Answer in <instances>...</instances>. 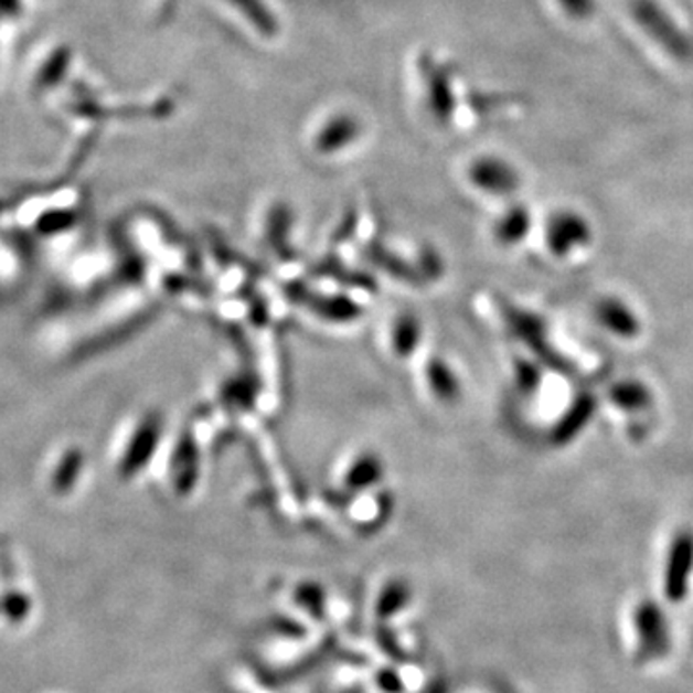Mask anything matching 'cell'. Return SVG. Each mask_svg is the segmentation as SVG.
I'll use <instances>...</instances> for the list:
<instances>
[{
	"label": "cell",
	"mask_w": 693,
	"mask_h": 693,
	"mask_svg": "<svg viewBox=\"0 0 693 693\" xmlns=\"http://www.w3.org/2000/svg\"><path fill=\"white\" fill-rule=\"evenodd\" d=\"M630 12L643 33L653 39L664 53L674 61H692V39L657 0H632Z\"/></svg>",
	"instance_id": "cell-1"
},
{
	"label": "cell",
	"mask_w": 693,
	"mask_h": 693,
	"mask_svg": "<svg viewBox=\"0 0 693 693\" xmlns=\"http://www.w3.org/2000/svg\"><path fill=\"white\" fill-rule=\"evenodd\" d=\"M547 247L555 257H566L580 247H586L591 239L588 220L578 212L563 211L553 214L545 232Z\"/></svg>",
	"instance_id": "cell-2"
},
{
	"label": "cell",
	"mask_w": 693,
	"mask_h": 693,
	"mask_svg": "<svg viewBox=\"0 0 693 693\" xmlns=\"http://www.w3.org/2000/svg\"><path fill=\"white\" fill-rule=\"evenodd\" d=\"M470 181L491 195H511L520 185V173L513 164L498 157H483L472 162Z\"/></svg>",
	"instance_id": "cell-3"
},
{
	"label": "cell",
	"mask_w": 693,
	"mask_h": 693,
	"mask_svg": "<svg viewBox=\"0 0 693 693\" xmlns=\"http://www.w3.org/2000/svg\"><path fill=\"white\" fill-rule=\"evenodd\" d=\"M693 571V534L692 532H680L672 540L669 561H667V576H664V588L667 596L672 601H680L686 596L687 580Z\"/></svg>",
	"instance_id": "cell-4"
},
{
	"label": "cell",
	"mask_w": 693,
	"mask_h": 693,
	"mask_svg": "<svg viewBox=\"0 0 693 693\" xmlns=\"http://www.w3.org/2000/svg\"><path fill=\"white\" fill-rule=\"evenodd\" d=\"M596 397L591 393H582L573 405L566 408L565 415L561 416L553 430H551V441L563 447L571 444L576 437L580 436L582 430L591 423V418L596 415Z\"/></svg>",
	"instance_id": "cell-5"
},
{
	"label": "cell",
	"mask_w": 693,
	"mask_h": 693,
	"mask_svg": "<svg viewBox=\"0 0 693 693\" xmlns=\"http://www.w3.org/2000/svg\"><path fill=\"white\" fill-rule=\"evenodd\" d=\"M509 324L513 328L514 333L519 335L520 341H524L547 364L555 366V369L565 366L563 361H558L557 356L551 353L547 338H545V326H543L540 318H535L530 312H522V310H509Z\"/></svg>",
	"instance_id": "cell-6"
},
{
	"label": "cell",
	"mask_w": 693,
	"mask_h": 693,
	"mask_svg": "<svg viewBox=\"0 0 693 693\" xmlns=\"http://www.w3.org/2000/svg\"><path fill=\"white\" fill-rule=\"evenodd\" d=\"M361 121L351 114H335L326 121L322 129L318 131L317 149L322 154H332L341 151L349 145L354 143L361 136Z\"/></svg>",
	"instance_id": "cell-7"
},
{
	"label": "cell",
	"mask_w": 693,
	"mask_h": 693,
	"mask_svg": "<svg viewBox=\"0 0 693 693\" xmlns=\"http://www.w3.org/2000/svg\"><path fill=\"white\" fill-rule=\"evenodd\" d=\"M596 317L599 324H604L610 333H615L618 338L630 340L640 333V318L620 299L610 297V299L599 302Z\"/></svg>",
	"instance_id": "cell-8"
},
{
	"label": "cell",
	"mask_w": 693,
	"mask_h": 693,
	"mask_svg": "<svg viewBox=\"0 0 693 693\" xmlns=\"http://www.w3.org/2000/svg\"><path fill=\"white\" fill-rule=\"evenodd\" d=\"M426 87H428V98H430V110L439 121H447L451 118L455 110V100H452L451 85L449 77L445 76L441 68H437L434 64H428L426 70Z\"/></svg>",
	"instance_id": "cell-9"
},
{
	"label": "cell",
	"mask_w": 693,
	"mask_h": 693,
	"mask_svg": "<svg viewBox=\"0 0 693 693\" xmlns=\"http://www.w3.org/2000/svg\"><path fill=\"white\" fill-rule=\"evenodd\" d=\"M245 20H249L250 25L263 35V38H276L278 35L279 23L270 12V8L264 4V0H230Z\"/></svg>",
	"instance_id": "cell-10"
},
{
	"label": "cell",
	"mask_w": 693,
	"mask_h": 693,
	"mask_svg": "<svg viewBox=\"0 0 693 693\" xmlns=\"http://www.w3.org/2000/svg\"><path fill=\"white\" fill-rule=\"evenodd\" d=\"M610 401L612 405L625 408V411H641V408L651 405V392L648 385L636 382V380H626L612 385L610 390Z\"/></svg>",
	"instance_id": "cell-11"
},
{
	"label": "cell",
	"mask_w": 693,
	"mask_h": 693,
	"mask_svg": "<svg viewBox=\"0 0 693 693\" xmlns=\"http://www.w3.org/2000/svg\"><path fill=\"white\" fill-rule=\"evenodd\" d=\"M532 226V216L526 206H513L499 220L498 237L499 242L505 245H514L526 237Z\"/></svg>",
	"instance_id": "cell-12"
},
{
	"label": "cell",
	"mask_w": 693,
	"mask_h": 693,
	"mask_svg": "<svg viewBox=\"0 0 693 693\" xmlns=\"http://www.w3.org/2000/svg\"><path fill=\"white\" fill-rule=\"evenodd\" d=\"M638 626H640V636L648 649L661 651V641L667 640V630H664L663 618L661 612L657 610L655 605H643L638 610Z\"/></svg>",
	"instance_id": "cell-13"
},
{
	"label": "cell",
	"mask_w": 693,
	"mask_h": 693,
	"mask_svg": "<svg viewBox=\"0 0 693 693\" xmlns=\"http://www.w3.org/2000/svg\"><path fill=\"white\" fill-rule=\"evenodd\" d=\"M0 610L10 625H22L31 610L30 599L20 591H8L0 599Z\"/></svg>",
	"instance_id": "cell-14"
},
{
	"label": "cell",
	"mask_w": 693,
	"mask_h": 693,
	"mask_svg": "<svg viewBox=\"0 0 693 693\" xmlns=\"http://www.w3.org/2000/svg\"><path fill=\"white\" fill-rule=\"evenodd\" d=\"M430 382L434 384L437 395L444 399H455L459 395V382H457L451 369L445 364L436 362L434 366H430Z\"/></svg>",
	"instance_id": "cell-15"
},
{
	"label": "cell",
	"mask_w": 693,
	"mask_h": 693,
	"mask_svg": "<svg viewBox=\"0 0 693 693\" xmlns=\"http://www.w3.org/2000/svg\"><path fill=\"white\" fill-rule=\"evenodd\" d=\"M516 380H519V387L522 392H535L537 385L542 384V370L532 362L520 361L516 364Z\"/></svg>",
	"instance_id": "cell-16"
},
{
	"label": "cell",
	"mask_w": 693,
	"mask_h": 693,
	"mask_svg": "<svg viewBox=\"0 0 693 693\" xmlns=\"http://www.w3.org/2000/svg\"><path fill=\"white\" fill-rule=\"evenodd\" d=\"M558 7L565 10V14L578 22H586L596 14V0H557Z\"/></svg>",
	"instance_id": "cell-17"
}]
</instances>
